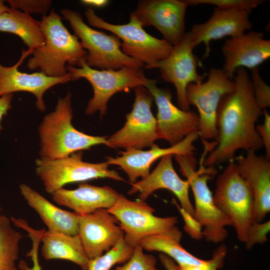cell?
<instances>
[{"instance_id":"obj_33","label":"cell","mask_w":270,"mask_h":270,"mask_svg":"<svg viewBox=\"0 0 270 270\" xmlns=\"http://www.w3.org/2000/svg\"><path fill=\"white\" fill-rule=\"evenodd\" d=\"M256 102L264 110L270 106V87L262 79L258 69H251L250 78Z\"/></svg>"},{"instance_id":"obj_29","label":"cell","mask_w":270,"mask_h":270,"mask_svg":"<svg viewBox=\"0 0 270 270\" xmlns=\"http://www.w3.org/2000/svg\"><path fill=\"white\" fill-rule=\"evenodd\" d=\"M134 249L122 237L109 250L90 260L87 270H110L116 264H124L131 258Z\"/></svg>"},{"instance_id":"obj_43","label":"cell","mask_w":270,"mask_h":270,"mask_svg":"<svg viewBox=\"0 0 270 270\" xmlns=\"http://www.w3.org/2000/svg\"><path fill=\"white\" fill-rule=\"evenodd\" d=\"M2 206L0 205V218L2 216Z\"/></svg>"},{"instance_id":"obj_9","label":"cell","mask_w":270,"mask_h":270,"mask_svg":"<svg viewBox=\"0 0 270 270\" xmlns=\"http://www.w3.org/2000/svg\"><path fill=\"white\" fill-rule=\"evenodd\" d=\"M82 151L55 160L37 158L35 172L46 192L52 194L68 184L81 182L98 178H110L124 181L107 162L92 163L82 160Z\"/></svg>"},{"instance_id":"obj_17","label":"cell","mask_w":270,"mask_h":270,"mask_svg":"<svg viewBox=\"0 0 270 270\" xmlns=\"http://www.w3.org/2000/svg\"><path fill=\"white\" fill-rule=\"evenodd\" d=\"M199 134L198 131L192 132L178 143L168 148H160L154 144L147 150L134 148L126 149L118 154L120 156L114 158L108 156L106 162L110 164L119 166L128 175L130 182L132 184L138 178H144L150 174L152 164L164 156H189L194 154L196 150L194 144Z\"/></svg>"},{"instance_id":"obj_40","label":"cell","mask_w":270,"mask_h":270,"mask_svg":"<svg viewBox=\"0 0 270 270\" xmlns=\"http://www.w3.org/2000/svg\"><path fill=\"white\" fill-rule=\"evenodd\" d=\"M81 2L85 5L96 8H102L107 6L109 1L106 0H83Z\"/></svg>"},{"instance_id":"obj_24","label":"cell","mask_w":270,"mask_h":270,"mask_svg":"<svg viewBox=\"0 0 270 270\" xmlns=\"http://www.w3.org/2000/svg\"><path fill=\"white\" fill-rule=\"evenodd\" d=\"M78 186L74 190L62 188L56 190L51 194L52 200L82 216L98 209L110 208L120 194L108 186H98L84 182L79 183Z\"/></svg>"},{"instance_id":"obj_16","label":"cell","mask_w":270,"mask_h":270,"mask_svg":"<svg viewBox=\"0 0 270 270\" xmlns=\"http://www.w3.org/2000/svg\"><path fill=\"white\" fill-rule=\"evenodd\" d=\"M89 260L100 256L114 246L124 236L116 218L100 208L80 216L78 234Z\"/></svg>"},{"instance_id":"obj_22","label":"cell","mask_w":270,"mask_h":270,"mask_svg":"<svg viewBox=\"0 0 270 270\" xmlns=\"http://www.w3.org/2000/svg\"><path fill=\"white\" fill-rule=\"evenodd\" d=\"M235 160L240 174L252 192L254 222H262L270 211V160L252 150Z\"/></svg>"},{"instance_id":"obj_8","label":"cell","mask_w":270,"mask_h":270,"mask_svg":"<svg viewBox=\"0 0 270 270\" xmlns=\"http://www.w3.org/2000/svg\"><path fill=\"white\" fill-rule=\"evenodd\" d=\"M66 68L70 80L84 78L92 87L94 96L84 110L88 115L98 112L102 117L108 109V101L114 94L144 86V79L146 76L142 68L123 67L117 70H98L90 67L84 58L80 62L79 68L67 64Z\"/></svg>"},{"instance_id":"obj_23","label":"cell","mask_w":270,"mask_h":270,"mask_svg":"<svg viewBox=\"0 0 270 270\" xmlns=\"http://www.w3.org/2000/svg\"><path fill=\"white\" fill-rule=\"evenodd\" d=\"M182 236L181 231L174 226L166 232L144 238L140 244L146 250L160 252L168 256L179 266H198L207 270H217L222 267L226 252L225 246L220 245L211 260H204L192 255L182 246Z\"/></svg>"},{"instance_id":"obj_30","label":"cell","mask_w":270,"mask_h":270,"mask_svg":"<svg viewBox=\"0 0 270 270\" xmlns=\"http://www.w3.org/2000/svg\"><path fill=\"white\" fill-rule=\"evenodd\" d=\"M18 228H20L26 230L28 236L32 242V248L26 254V256L30 258L32 262V266L30 267L26 262L24 260L20 262L18 268L20 270H42L38 260V248L41 242V238L44 229L36 230L31 228L26 220L20 219L16 224Z\"/></svg>"},{"instance_id":"obj_14","label":"cell","mask_w":270,"mask_h":270,"mask_svg":"<svg viewBox=\"0 0 270 270\" xmlns=\"http://www.w3.org/2000/svg\"><path fill=\"white\" fill-rule=\"evenodd\" d=\"M144 86L152 94L158 108L156 130L158 139L168 142L171 146L190 133L198 130L199 116L192 111L178 108L172 102V94L166 88H159L156 80L144 79Z\"/></svg>"},{"instance_id":"obj_39","label":"cell","mask_w":270,"mask_h":270,"mask_svg":"<svg viewBox=\"0 0 270 270\" xmlns=\"http://www.w3.org/2000/svg\"><path fill=\"white\" fill-rule=\"evenodd\" d=\"M159 258L166 270H180L178 266L168 256L162 253L159 255Z\"/></svg>"},{"instance_id":"obj_6","label":"cell","mask_w":270,"mask_h":270,"mask_svg":"<svg viewBox=\"0 0 270 270\" xmlns=\"http://www.w3.org/2000/svg\"><path fill=\"white\" fill-rule=\"evenodd\" d=\"M213 198L218 208L230 220L238 240L245 242L254 223V196L234 161L217 177Z\"/></svg>"},{"instance_id":"obj_10","label":"cell","mask_w":270,"mask_h":270,"mask_svg":"<svg viewBox=\"0 0 270 270\" xmlns=\"http://www.w3.org/2000/svg\"><path fill=\"white\" fill-rule=\"evenodd\" d=\"M107 210L118 220L125 242L133 248L144 238L166 231L178 222L177 217L156 216L154 209L145 201L131 200L122 194Z\"/></svg>"},{"instance_id":"obj_7","label":"cell","mask_w":270,"mask_h":270,"mask_svg":"<svg viewBox=\"0 0 270 270\" xmlns=\"http://www.w3.org/2000/svg\"><path fill=\"white\" fill-rule=\"evenodd\" d=\"M84 14L90 26L108 30L122 40V52L143 64L146 68H151L155 64L166 58L173 48L164 40L147 33L132 12L129 22L124 24H114L104 20L91 7L87 8Z\"/></svg>"},{"instance_id":"obj_5","label":"cell","mask_w":270,"mask_h":270,"mask_svg":"<svg viewBox=\"0 0 270 270\" xmlns=\"http://www.w3.org/2000/svg\"><path fill=\"white\" fill-rule=\"evenodd\" d=\"M60 13L80 39L82 48L87 50L84 58L90 68L100 70H117L123 67L140 68L144 65L126 55L121 50L122 41L114 34L94 30L83 20L81 14L70 9H62Z\"/></svg>"},{"instance_id":"obj_34","label":"cell","mask_w":270,"mask_h":270,"mask_svg":"<svg viewBox=\"0 0 270 270\" xmlns=\"http://www.w3.org/2000/svg\"><path fill=\"white\" fill-rule=\"evenodd\" d=\"M10 7L20 10L28 14H46L50 9V0H8Z\"/></svg>"},{"instance_id":"obj_28","label":"cell","mask_w":270,"mask_h":270,"mask_svg":"<svg viewBox=\"0 0 270 270\" xmlns=\"http://www.w3.org/2000/svg\"><path fill=\"white\" fill-rule=\"evenodd\" d=\"M21 233L12 226L10 218H0V270H17Z\"/></svg>"},{"instance_id":"obj_31","label":"cell","mask_w":270,"mask_h":270,"mask_svg":"<svg viewBox=\"0 0 270 270\" xmlns=\"http://www.w3.org/2000/svg\"><path fill=\"white\" fill-rule=\"evenodd\" d=\"M143 250L140 244L134 247L130 259L122 266L116 267L115 270H158L155 257L144 253Z\"/></svg>"},{"instance_id":"obj_25","label":"cell","mask_w":270,"mask_h":270,"mask_svg":"<svg viewBox=\"0 0 270 270\" xmlns=\"http://www.w3.org/2000/svg\"><path fill=\"white\" fill-rule=\"evenodd\" d=\"M19 188L22 196L38 214L48 230L78 235L80 215L58 208L26 184H21Z\"/></svg>"},{"instance_id":"obj_4","label":"cell","mask_w":270,"mask_h":270,"mask_svg":"<svg viewBox=\"0 0 270 270\" xmlns=\"http://www.w3.org/2000/svg\"><path fill=\"white\" fill-rule=\"evenodd\" d=\"M182 174L186 178L194 196V218L204 230L202 236L209 242H222L228 236L226 226H232L230 220L216 206L208 181L216 174L214 167L203 164L196 170V158L194 154L174 156Z\"/></svg>"},{"instance_id":"obj_20","label":"cell","mask_w":270,"mask_h":270,"mask_svg":"<svg viewBox=\"0 0 270 270\" xmlns=\"http://www.w3.org/2000/svg\"><path fill=\"white\" fill-rule=\"evenodd\" d=\"M172 155L163 156L154 170L146 178L132 184L128 194L139 192V199L145 201L155 190L166 189L178 198L183 208L194 216V208L189 196L190 186L176 172L172 162Z\"/></svg>"},{"instance_id":"obj_12","label":"cell","mask_w":270,"mask_h":270,"mask_svg":"<svg viewBox=\"0 0 270 270\" xmlns=\"http://www.w3.org/2000/svg\"><path fill=\"white\" fill-rule=\"evenodd\" d=\"M134 91L132 110L126 115L124 126L107 138L108 147L141 150L151 148L158 140L156 119L151 109L154 98L143 86L134 88Z\"/></svg>"},{"instance_id":"obj_32","label":"cell","mask_w":270,"mask_h":270,"mask_svg":"<svg viewBox=\"0 0 270 270\" xmlns=\"http://www.w3.org/2000/svg\"><path fill=\"white\" fill-rule=\"evenodd\" d=\"M188 6L212 4L222 10H250L265 2L264 0H186Z\"/></svg>"},{"instance_id":"obj_2","label":"cell","mask_w":270,"mask_h":270,"mask_svg":"<svg viewBox=\"0 0 270 270\" xmlns=\"http://www.w3.org/2000/svg\"><path fill=\"white\" fill-rule=\"evenodd\" d=\"M72 94L59 97L54 110L45 115L38 127L40 158L55 160L100 144L106 136H94L80 132L72 126Z\"/></svg>"},{"instance_id":"obj_3","label":"cell","mask_w":270,"mask_h":270,"mask_svg":"<svg viewBox=\"0 0 270 270\" xmlns=\"http://www.w3.org/2000/svg\"><path fill=\"white\" fill-rule=\"evenodd\" d=\"M62 19L53 9L48 15L42 16L41 28L46 40L44 45L32 51L27 64L29 70L38 68L46 76L62 77L68 74L67 64L79 66L84 58L86 51L78 38L69 32Z\"/></svg>"},{"instance_id":"obj_36","label":"cell","mask_w":270,"mask_h":270,"mask_svg":"<svg viewBox=\"0 0 270 270\" xmlns=\"http://www.w3.org/2000/svg\"><path fill=\"white\" fill-rule=\"evenodd\" d=\"M174 204L178 208L184 222V229L186 232L195 240H200L203 238L202 226L194 216L190 214L183 208L180 207L174 199Z\"/></svg>"},{"instance_id":"obj_42","label":"cell","mask_w":270,"mask_h":270,"mask_svg":"<svg viewBox=\"0 0 270 270\" xmlns=\"http://www.w3.org/2000/svg\"><path fill=\"white\" fill-rule=\"evenodd\" d=\"M4 0H0V19L2 18V14L6 12H7L9 8L6 6L4 4Z\"/></svg>"},{"instance_id":"obj_27","label":"cell","mask_w":270,"mask_h":270,"mask_svg":"<svg viewBox=\"0 0 270 270\" xmlns=\"http://www.w3.org/2000/svg\"><path fill=\"white\" fill-rule=\"evenodd\" d=\"M0 32L16 35L32 51L44 44L46 37L42 31L40 20L20 10L10 7L0 19Z\"/></svg>"},{"instance_id":"obj_11","label":"cell","mask_w":270,"mask_h":270,"mask_svg":"<svg viewBox=\"0 0 270 270\" xmlns=\"http://www.w3.org/2000/svg\"><path fill=\"white\" fill-rule=\"evenodd\" d=\"M234 88L230 79L222 69L211 68L207 80L200 84L191 83L186 90L188 102L196 107L199 116L198 134L202 142L216 140V124L218 106L222 97Z\"/></svg>"},{"instance_id":"obj_13","label":"cell","mask_w":270,"mask_h":270,"mask_svg":"<svg viewBox=\"0 0 270 270\" xmlns=\"http://www.w3.org/2000/svg\"><path fill=\"white\" fill-rule=\"evenodd\" d=\"M194 48L188 32L178 44L173 46L166 58L158 62L151 68H158L162 78L174 84L178 106L185 111L190 110L186 97L187 86L191 83L202 82L206 76V74H200L197 71L200 62V58L193 53Z\"/></svg>"},{"instance_id":"obj_26","label":"cell","mask_w":270,"mask_h":270,"mask_svg":"<svg viewBox=\"0 0 270 270\" xmlns=\"http://www.w3.org/2000/svg\"><path fill=\"white\" fill-rule=\"evenodd\" d=\"M41 242V254L45 260H67L76 264L82 270H88L90 260L78 235L44 230Z\"/></svg>"},{"instance_id":"obj_41","label":"cell","mask_w":270,"mask_h":270,"mask_svg":"<svg viewBox=\"0 0 270 270\" xmlns=\"http://www.w3.org/2000/svg\"><path fill=\"white\" fill-rule=\"evenodd\" d=\"M178 266L180 270H207L202 266L194 265H184Z\"/></svg>"},{"instance_id":"obj_38","label":"cell","mask_w":270,"mask_h":270,"mask_svg":"<svg viewBox=\"0 0 270 270\" xmlns=\"http://www.w3.org/2000/svg\"><path fill=\"white\" fill-rule=\"evenodd\" d=\"M13 94H6L0 96V131L2 129L1 121L4 116L7 114L8 110L12 109V101Z\"/></svg>"},{"instance_id":"obj_21","label":"cell","mask_w":270,"mask_h":270,"mask_svg":"<svg viewBox=\"0 0 270 270\" xmlns=\"http://www.w3.org/2000/svg\"><path fill=\"white\" fill-rule=\"evenodd\" d=\"M22 56L14 65L6 66L0 63V96L16 92H26L33 94L36 98V106L41 112L46 110L44 100L45 92L58 84H66L70 80L68 74L62 77L46 76L42 72L28 74L20 72L18 68L30 51H22Z\"/></svg>"},{"instance_id":"obj_1","label":"cell","mask_w":270,"mask_h":270,"mask_svg":"<svg viewBox=\"0 0 270 270\" xmlns=\"http://www.w3.org/2000/svg\"><path fill=\"white\" fill-rule=\"evenodd\" d=\"M236 73L233 78L234 90L224 94L218 106L216 146L200 162L205 167L233 161L240 149L256 152L264 147L256 126L263 110L256 102L246 70L238 68Z\"/></svg>"},{"instance_id":"obj_37","label":"cell","mask_w":270,"mask_h":270,"mask_svg":"<svg viewBox=\"0 0 270 270\" xmlns=\"http://www.w3.org/2000/svg\"><path fill=\"white\" fill-rule=\"evenodd\" d=\"M264 120L262 124H258L256 130L260 135L266 152L265 157L270 160V115L266 109L262 110Z\"/></svg>"},{"instance_id":"obj_35","label":"cell","mask_w":270,"mask_h":270,"mask_svg":"<svg viewBox=\"0 0 270 270\" xmlns=\"http://www.w3.org/2000/svg\"><path fill=\"white\" fill-rule=\"evenodd\" d=\"M270 230V220L262 223L254 222L250 226L245 244L248 249L257 244H264L268 240L267 234Z\"/></svg>"},{"instance_id":"obj_15","label":"cell","mask_w":270,"mask_h":270,"mask_svg":"<svg viewBox=\"0 0 270 270\" xmlns=\"http://www.w3.org/2000/svg\"><path fill=\"white\" fill-rule=\"evenodd\" d=\"M188 4L180 0H143L132 12L142 26H152L172 46L184 37L185 16Z\"/></svg>"},{"instance_id":"obj_18","label":"cell","mask_w":270,"mask_h":270,"mask_svg":"<svg viewBox=\"0 0 270 270\" xmlns=\"http://www.w3.org/2000/svg\"><path fill=\"white\" fill-rule=\"evenodd\" d=\"M222 70L232 80L238 68H256L270 57V40L262 32L250 31L226 39L222 48Z\"/></svg>"},{"instance_id":"obj_19","label":"cell","mask_w":270,"mask_h":270,"mask_svg":"<svg viewBox=\"0 0 270 270\" xmlns=\"http://www.w3.org/2000/svg\"><path fill=\"white\" fill-rule=\"evenodd\" d=\"M250 10H222L215 8L208 20L193 25L188 32L194 48L203 43L206 46L204 58L210 52V42L230 36L234 37L250 30L252 24L249 19Z\"/></svg>"}]
</instances>
